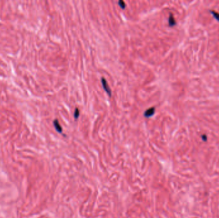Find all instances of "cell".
<instances>
[{
    "instance_id": "cell-1",
    "label": "cell",
    "mask_w": 219,
    "mask_h": 218,
    "mask_svg": "<svg viewBox=\"0 0 219 218\" xmlns=\"http://www.w3.org/2000/svg\"><path fill=\"white\" fill-rule=\"evenodd\" d=\"M101 82H102V85H103V86L104 90H105L106 92L108 93V95H109L110 97L111 96V93H112V91H111V89L109 87V85L108 84L107 81L106 80L104 77H103L101 79Z\"/></svg>"
},
{
    "instance_id": "cell-2",
    "label": "cell",
    "mask_w": 219,
    "mask_h": 218,
    "mask_svg": "<svg viewBox=\"0 0 219 218\" xmlns=\"http://www.w3.org/2000/svg\"><path fill=\"white\" fill-rule=\"evenodd\" d=\"M155 112V107H152L149 108L148 109H147L145 112H144V116L147 118H149L152 116L154 114Z\"/></svg>"
},
{
    "instance_id": "cell-3",
    "label": "cell",
    "mask_w": 219,
    "mask_h": 218,
    "mask_svg": "<svg viewBox=\"0 0 219 218\" xmlns=\"http://www.w3.org/2000/svg\"><path fill=\"white\" fill-rule=\"evenodd\" d=\"M53 125L55 126V128L56 129L57 131L60 132V133L62 132V128L61 127L60 124L59 123V122L58 121V120L56 119L53 121Z\"/></svg>"
},
{
    "instance_id": "cell-4",
    "label": "cell",
    "mask_w": 219,
    "mask_h": 218,
    "mask_svg": "<svg viewBox=\"0 0 219 218\" xmlns=\"http://www.w3.org/2000/svg\"><path fill=\"white\" fill-rule=\"evenodd\" d=\"M175 24H176V22H175L174 17L172 16V15L170 14V16L169 17V24H170V26H173Z\"/></svg>"
},
{
    "instance_id": "cell-5",
    "label": "cell",
    "mask_w": 219,
    "mask_h": 218,
    "mask_svg": "<svg viewBox=\"0 0 219 218\" xmlns=\"http://www.w3.org/2000/svg\"><path fill=\"white\" fill-rule=\"evenodd\" d=\"M79 109L78 108H76L75 111H74V117L76 119H77L79 117Z\"/></svg>"
},
{
    "instance_id": "cell-6",
    "label": "cell",
    "mask_w": 219,
    "mask_h": 218,
    "mask_svg": "<svg viewBox=\"0 0 219 218\" xmlns=\"http://www.w3.org/2000/svg\"><path fill=\"white\" fill-rule=\"evenodd\" d=\"M118 3H119V6H120L122 9H124V8H126V3H125V2L123 1H119L118 2Z\"/></svg>"
}]
</instances>
